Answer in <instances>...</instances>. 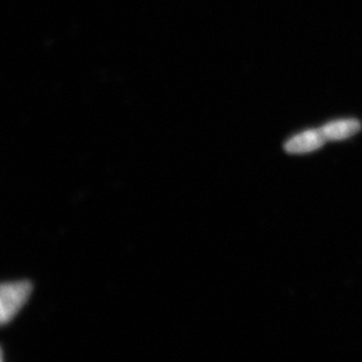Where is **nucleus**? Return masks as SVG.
Returning <instances> with one entry per match:
<instances>
[{"label":"nucleus","instance_id":"f257e3e1","mask_svg":"<svg viewBox=\"0 0 362 362\" xmlns=\"http://www.w3.org/2000/svg\"><path fill=\"white\" fill-rule=\"evenodd\" d=\"M30 281H14L1 285L0 291V318L1 325H6L18 315L23 306L28 303L32 292Z\"/></svg>","mask_w":362,"mask_h":362},{"label":"nucleus","instance_id":"f03ea898","mask_svg":"<svg viewBox=\"0 0 362 362\" xmlns=\"http://www.w3.org/2000/svg\"><path fill=\"white\" fill-rule=\"evenodd\" d=\"M325 142L326 139L322 135V130H306L304 133L299 134L287 141L284 148L288 154H305L317 151Z\"/></svg>","mask_w":362,"mask_h":362},{"label":"nucleus","instance_id":"7ed1b4c3","mask_svg":"<svg viewBox=\"0 0 362 362\" xmlns=\"http://www.w3.org/2000/svg\"><path fill=\"white\" fill-rule=\"evenodd\" d=\"M361 129V123L358 120H340L327 123L320 128L322 135L327 140H344L356 135Z\"/></svg>","mask_w":362,"mask_h":362}]
</instances>
